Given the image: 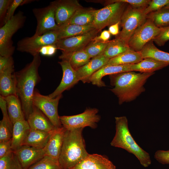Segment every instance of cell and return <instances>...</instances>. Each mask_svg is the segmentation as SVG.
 I'll return each instance as SVG.
<instances>
[{
	"label": "cell",
	"instance_id": "22",
	"mask_svg": "<svg viewBox=\"0 0 169 169\" xmlns=\"http://www.w3.org/2000/svg\"><path fill=\"white\" fill-rule=\"evenodd\" d=\"M0 94L3 97L10 95H16L14 65L0 71Z\"/></svg>",
	"mask_w": 169,
	"mask_h": 169
},
{
	"label": "cell",
	"instance_id": "19",
	"mask_svg": "<svg viewBox=\"0 0 169 169\" xmlns=\"http://www.w3.org/2000/svg\"><path fill=\"white\" fill-rule=\"evenodd\" d=\"M109 60L103 54L92 58L86 64L76 70L79 80L84 83L89 82L90 77L107 64Z\"/></svg>",
	"mask_w": 169,
	"mask_h": 169
},
{
	"label": "cell",
	"instance_id": "2",
	"mask_svg": "<svg viewBox=\"0 0 169 169\" xmlns=\"http://www.w3.org/2000/svg\"><path fill=\"white\" fill-rule=\"evenodd\" d=\"M154 74L131 71L110 75V84L114 86L110 90L118 97L120 105L131 102L145 90L144 84Z\"/></svg>",
	"mask_w": 169,
	"mask_h": 169
},
{
	"label": "cell",
	"instance_id": "10",
	"mask_svg": "<svg viewBox=\"0 0 169 169\" xmlns=\"http://www.w3.org/2000/svg\"><path fill=\"white\" fill-rule=\"evenodd\" d=\"M62 94L54 98L41 94L35 89L33 100V106L40 110L56 128L62 126L58 113L59 101Z\"/></svg>",
	"mask_w": 169,
	"mask_h": 169
},
{
	"label": "cell",
	"instance_id": "33",
	"mask_svg": "<svg viewBox=\"0 0 169 169\" xmlns=\"http://www.w3.org/2000/svg\"><path fill=\"white\" fill-rule=\"evenodd\" d=\"M147 18L150 19L158 28L169 26V9L163 7L147 14Z\"/></svg>",
	"mask_w": 169,
	"mask_h": 169
},
{
	"label": "cell",
	"instance_id": "17",
	"mask_svg": "<svg viewBox=\"0 0 169 169\" xmlns=\"http://www.w3.org/2000/svg\"><path fill=\"white\" fill-rule=\"evenodd\" d=\"M66 130L63 126L56 128L52 132L49 140L44 148L45 155L49 156L58 162Z\"/></svg>",
	"mask_w": 169,
	"mask_h": 169
},
{
	"label": "cell",
	"instance_id": "31",
	"mask_svg": "<svg viewBox=\"0 0 169 169\" xmlns=\"http://www.w3.org/2000/svg\"><path fill=\"white\" fill-rule=\"evenodd\" d=\"M140 52L143 59L151 58L169 64V53L157 48L153 40L146 44Z\"/></svg>",
	"mask_w": 169,
	"mask_h": 169
},
{
	"label": "cell",
	"instance_id": "25",
	"mask_svg": "<svg viewBox=\"0 0 169 169\" xmlns=\"http://www.w3.org/2000/svg\"><path fill=\"white\" fill-rule=\"evenodd\" d=\"M4 97L8 116L13 125L17 121L26 119L21 102L17 95H13Z\"/></svg>",
	"mask_w": 169,
	"mask_h": 169
},
{
	"label": "cell",
	"instance_id": "1",
	"mask_svg": "<svg viewBox=\"0 0 169 169\" xmlns=\"http://www.w3.org/2000/svg\"><path fill=\"white\" fill-rule=\"evenodd\" d=\"M41 63L38 54L33 56L32 61L23 69L15 72L16 95L20 101L26 120L33 110L35 87L41 79L38 73Z\"/></svg>",
	"mask_w": 169,
	"mask_h": 169
},
{
	"label": "cell",
	"instance_id": "39",
	"mask_svg": "<svg viewBox=\"0 0 169 169\" xmlns=\"http://www.w3.org/2000/svg\"><path fill=\"white\" fill-rule=\"evenodd\" d=\"M151 0H107V5L116 2H120L129 4L132 7L137 8H145L148 5Z\"/></svg>",
	"mask_w": 169,
	"mask_h": 169
},
{
	"label": "cell",
	"instance_id": "44",
	"mask_svg": "<svg viewBox=\"0 0 169 169\" xmlns=\"http://www.w3.org/2000/svg\"><path fill=\"white\" fill-rule=\"evenodd\" d=\"M12 151L11 139L7 141L0 142V158Z\"/></svg>",
	"mask_w": 169,
	"mask_h": 169
},
{
	"label": "cell",
	"instance_id": "24",
	"mask_svg": "<svg viewBox=\"0 0 169 169\" xmlns=\"http://www.w3.org/2000/svg\"><path fill=\"white\" fill-rule=\"evenodd\" d=\"M95 29L93 25L84 26L65 23L59 26L56 30L58 33L59 40L84 34Z\"/></svg>",
	"mask_w": 169,
	"mask_h": 169
},
{
	"label": "cell",
	"instance_id": "42",
	"mask_svg": "<svg viewBox=\"0 0 169 169\" xmlns=\"http://www.w3.org/2000/svg\"><path fill=\"white\" fill-rule=\"evenodd\" d=\"M12 0H0V27L4 24V21L9 7Z\"/></svg>",
	"mask_w": 169,
	"mask_h": 169
},
{
	"label": "cell",
	"instance_id": "47",
	"mask_svg": "<svg viewBox=\"0 0 169 169\" xmlns=\"http://www.w3.org/2000/svg\"><path fill=\"white\" fill-rule=\"evenodd\" d=\"M110 37V33L108 30H104L102 31L99 36L95 37L91 43L106 42L109 41Z\"/></svg>",
	"mask_w": 169,
	"mask_h": 169
},
{
	"label": "cell",
	"instance_id": "26",
	"mask_svg": "<svg viewBox=\"0 0 169 169\" xmlns=\"http://www.w3.org/2000/svg\"><path fill=\"white\" fill-rule=\"evenodd\" d=\"M59 58L61 60H65L68 62L76 70L86 64L91 59L84 49L73 52H62Z\"/></svg>",
	"mask_w": 169,
	"mask_h": 169
},
{
	"label": "cell",
	"instance_id": "41",
	"mask_svg": "<svg viewBox=\"0 0 169 169\" xmlns=\"http://www.w3.org/2000/svg\"><path fill=\"white\" fill-rule=\"evenodd\" d=\"M152 40L157 45L163 46L169 40V26L161 28L159 33Z\"/></svg>",
	"mask_w": 169,
	"mask_h": 169
},
{
	"label": "cell",
	"instance_id": "27",
	"mask_svg": "<svg viewBox=\"0 0 169 169\" xmlns=\"http://www.w3.org/2000/svg\"><path fill=\"white\" fill-rule=\"evenodd\" d=\"M52 132L30 129L23 145L43 149L46 145Z\"/></svg>",
	"mask_w": 169,
	"mask_h": 169
},
{
	"label": "cell",
	"instance_id": "36",
	"mask_svg": "<svg viewBox=\"0 0 169 169\" xmlns=\"http://www.w3.org/2000/svg\"><path fill=\"white\" fill-rule=\"evenodd\" d=\"M28 169H62L59 162L49 156L43 158L30 166Z\"/></svg>",
	"mask_w": 169,
	"mask_h": 169
},
{
	"label": "cell",
	"instance_id": "46",
	"mask_svg": "<svg viewBox=\"0 0 169 169\" xmlns=\"http://www.w3.org/2000/svg\"><path fill=\"white\" fill-rule=\"evenodd\" d=\"M57 49L56 44L48 45L42 47L39 53L43 55L51 56L55 54Z\"/></svg>",
	"mask_w": 169,
	"mask_h": 169
},
{
	"label": "cell",
	"instance_id": "21",
	"mask_svg": "<svg viewBox=\"0 0 169 169\" xmlns=\"http://www.w3.org/2000/svg\"><path fill=\"white\" fill-rule=\"evenodd\" d=\"M131 64L117 65H105L94 73L90 78L89 82L99 87L105 86V83L102 80L103 77L107 75L124 72L131 71Z\"/></svg>",
	"mask_w": 169,
	"mask_h": 169
},
{
	"label": "cell",
	"instance_id": "7",
	"mask_svg": "<svg viewBox=\"0 0 169 169\" xmlns=\"http://www.w3.org/2000/svg\"><path fill=\"white\" fill-rule=\"evenodd\" d=\"M127 5L126 3L117 2L96 10L93 24L95 28L101 31L106 26L120 22Z\"/></svg>",
	"mask_w": 169,
	"mask_h": 169
},
{
	"label": "cell",
	"instance_id": "14",
	"mask_svg": "<svg viewBox=\"0 0 169 169\" xmlns=\"http://www.w3.org/2000/svg\"><path fill=\"white\" fill-rule=\"evenodd\" d=\"M55 7V18L58 26L67 22L76 11L82 6L76 0H59L53 1Z\"/></svg>",
	"mask_w": 169,
	"mask_h": 169
},
{
	"label": "cell",
	"instance_id": "18",
	"mask_svg": "<svg viewBox=\"0 0 169 169\" xmlns=\"http://www.w3.org/2000/svg\"><path fill=\"white\" fill-rule=\"evenodd\" d=\"M71 169H116L108 158L98 154H89Z\"/></svg>",
	"mask_w": 169,
	"mask_h": 169
},
{
	"label": "cell",
	"instance_id": "45",
	"mask_svg": "<svg viewBox=\"0 0 169 169\" xmlns=\"http://www.w3.org/2000/svg\"><path fill=\"white\" fill-rule=\"evenodd\" d=\"M13 65H14V60L12 56H0V71Z\"/></svg>",
	"mask_w": 169,
	"mask_h": 169
},
{
	"label": "cell",
	"instance_id": "3",
	"mask_svg": "<svg viewBox=\"0 0 169 169\" xmlns=\"http://www.w3.org/2000/svg\"><path fill=\"white\" fill-rule=\"evenodd\" d=\"M83 129H66L59 159L62 169H71L89 154L82 135Z\"/></svg>",
	"mask_w": 169,
	"mask_h": 169
},
{
	"label": "cell",
	"instance_id": "49",
	"mask_svg": "<svg viewBox=\"0 0 169 169\" xmlns=\"http://www.w3.org/2000/svg\"><path fill=\"white\" fill-rule=\"evenodd\" d=\"M164 7L169 9V3H168Z\"/></svg>",
	"mask_w": 169,
	"mask_h": 169
},
{
	"label": "cell",
	"instance_id": "9",
	"mask_svg": "<svg viewBox=\"0 0 169 169\" xmlns=\"http://www.w3.org/2000/svg\"><path fill=\"white\" fill-rule=\"evenodd\" d=\"M98 111L95 108H87L81 114L60 116L59 119L62 126L66 130L84 128L86 126L95 129L100 119Z\"/></svg>",
	"mask_w": 169,
	"mask_h": 169
},
{
	"label": "cell",
	"instance_id": "16",
	"mask_svg": "<svg viewBox=\"0 0 169 169\" xmlns=\"http://www.w3.org/2000/svg\"><path fill=\"white\" fill-rule=\"evenodd\" d=\"M13 151L23 169H28L45 155L44 148L38 149L25 145Z\"/></svg>",
	"mask_w": 169,
	"mask_h": 169
},
{
	"label": "cell",
	"instance_id": "28",
	"mask_svg": "<svg viewBox=\"0 0 169 169\" xmlns=\"http://www.w3.org/2000/svg\"><path fill=\"white\" fill-rule=\"evenodd\" d=\"M95 10L92 8H86L82 7L78 9L65 23L84 26L93 25Z\"/></svg>",
	"mask_w": 169,
	"mask_h": 169
},
{
	"label": "cell",
	"instance_id": "35",
	"mask_svg": "<svg viewBox=\"0 0 169 169\" xmlns=\"http://www.w3.org/2000/svg\"><path fill=\"white\" fill-rule=\"evenodd\" d=\"M13 125L9 118L3 117L0 122V142L12 139Z\"/></svg>",
	"mask_w": 169,
	"mask_h": 169
},
{
	"label": "cell",
	"instance_id": "12",
	"mask_svg": "<svg viewBox=\"0 0 169 169\" xmlns=\"http://www.w3.org/2000/svg\"><path fill=\"white\" fill-rule=\"evenodd\" d=\"M37 25L34 35H41L56 30L59 26L55 18V7L53 2L46 7L34 8L33 10Z\"/></svg>",
	"mask_w": 169,
	"mask_h": 169
},
{
	"label": "cell",
	"instance_id": "48",
	"mask_svg": "<svg viewBox=\"0 0 169 169\" xmlns=\"http://www.w3.org/2000/svg\"><path fill=\"white\" fill-rule=\"evenodd\" d=\"M120 22H118L109 26L108 31L110 34L113 35H116L119 33V25Z\"/></svg>",
	"mask_w": 169,
	"mask_h": 169
},
{
	"label": "cell",
	"instance_id": "11",
	"mask_svg": "<svg viewBox=\"0 0 169 169\" xmlns=\"http://www.w3.org/2000/svg\"><path fill=\"white\" fill-rule=\"evenodd\" d=\"M161 30V28H158L150 19L147 18L131 36L128 45L133 50L140 52L146 44L159 33Z\"/></svg>",
	"mask_w": 169,
	"mask_h": 169
},
{
	"label": "cell",
	"instance_id": "34",
	"mask_svg": "<svg viewBox=\"0 0 169 169\" xmlns=\"http://www.w3.org/2000/svg\"><path fill=\"white\" fill-rule=\"evenodd\" d=\"M0 169H23L13 151L0 158Z\"/></svg>",
	"mask_w": 169,
	"mask_h": 169
},
{
	"label": "cell",
	"instance_id": "32",
	"mask_svg": "<svg viewBox=\"0 0 169 169\" xmlns=\"http://www.w3.org/2000/svg\"><path fill=\"white\" fill-rule=\"evenodd\" d=\"M131 49L128 44L121 39L116 38L109 41L103 54L110 59Z\"/></svg>",
	"mask_w": 169,
	"mask_h": 169
},
{
	"label": "cell",
	"instance_id": "37",
	"mask_svg": "<svg viewBox=\"0 0 169 169\" xmlns=\"http://www.w3.org/2000/svg\"><path fill=\"white\" fill-rule=\"evenodd\" d=\"M109 41L95 43L91 42L84 49L91 58H93L103 54Z\"/></svg>",
	"mask_w": 169,
	"mask_h": 169
},
{
	"label": "cell",
	"instance_id": "15",
	"mask_svg": "<svg viewBox=\"0 0 169 169\" xmlns=\"http://www.w3.org/2000/svg\"><path fill=\"white\" fill-rule=\"evenodd\" d=\"M63 71V77L59 85L52 93L48 95L51 98H54L62 95L64 91L69 89L77 83L79 80L76 71L65 60L59 62Z\"/></svg>",
	"mask_w": 169,
	"mask_h": 169
},
{
	"label": "cell",
	"instance_id": "20",
	"mask_svg": "<svg viewBox=\"0 0 169 169\" xmlns=\"http://www.w3.org/2000/svg\"><path fill=\"white\" fill-rule=\"evenodd\" d=\"M27 120L30 129L51 132L56 128L49 118L34 106Z\"/></svg>",
	"mask_w": 169,
	"mask_h": 169
},
{
	"label": "cell",
	"instance_id": "6",
	"mask_svg": "<svg viewBox=\"0 0 169 169\" xmlns=\"http://www.w3.org/2000/svg\"><path fill=\"white\" fill-rule=\"evenodd\" d=\"M144 9L134 8L131 6L126 7L120 20L122 29L116 38L128 44L130 38L136 30L147 19V15L144 12Z\"/></svg>",
	"mask_w": 169,
	"mask_h": 169
},
{
	"label": "cell",
	"instance_id": "40",
	"mask_svg": "<svg viewBox=\"0 0 169 169\" xmlns=\"http://www.w3.org/2000/svg\"><path fill=\"white\" fill-rule=\"evenodd\" d=\"M33 1H34L32 0H12L6 14L4 21V24L14 15V12L18 7L33 2Z\"/></svg>",
	"mask_w": 169,
	"mask_h": 169
},
{
	"label": "cell",
	"instance_id": "5",
	"mask_svg": "<svg viewBox=\"0 0 169 169\" xmlns=\"http://www.w3.org/2000/svg\"><path fill=\"white\" fill-rule=\"evenodd\" d=\"M26 17L19 11L0 28V56H11L15 47L12 38L13 35L24 25Z\"/></svg>",
	"mask_w": 169,
	"mask_h": 169
},
{
	"label": "cell",
	"instance_id": "29",
	"mask_svg": "<svg viewBox=\"0 0 169 169\" xmlns=\"http://www.w3.org/2000/svg\"><path fill=\"white\" fill-rule=\"evenodd\" d=\"M169 65V64L159 61L151 58H146L141 62L131 65L133 71H139L141 73H149L162 69Z\"/></svg>",
	"mask_w": 169,
	"mask_h": 169
},
{
	"label": "cell",
	"instance_id": "43",
	"mask_svg": "<svg viewBox=\"0 0 169 169\" xmlns=\"http://www.w3.org/2000/svg\"><path fill=\"white\" fill-rule=\"evenodd\" d=\"M154 158L160 163L169 164V150L157 151L155 153Z\"/></svg>",
	"mask_w": 169,
	"mask_h": 169
},
{
	"label": "cell",
	"instance_id": "13",
	"mask_svg": "<svg viewBox=\"0 0 169 169\" xmlns=\"http://www.w3.org/2000/svg\"><path fill=\"white\" fill-rule=\"evenodd\" d=\"M100 31L95 29L84 34L59 40L56 44L63 52H75L84 49Z\"/></svg>",
	"mask_w": 169,
	"mask_h": 169
},
{
	"label": "cell",
	"instance_id": "8",
	"mask_svg": "<svg viewBox=\"0 0 169 169\" xmlns=\"http://www.w3.org/2000/svg\"><path fill=\"white\" fill-rule=\"evenodd\" d=\"M58 40V33L56 30L42 35H33L24 38L18 42L17 49L19 51L29 53L34 56L39 54V50L43 47L56 44Z\"/></svg>",
	"mask_w": 169,
	"mask_h": 169
},
{
	"label": "cell",
	"instance_id": "4",
	"mask_svg": "<svg viewBox=\"0 0 169 169\" xmlns=\"http://www.w3.org/2000/svg\"><path fill=\"white\" fill-rule=\"evenodd\" d=\"M115 119L116 132L110 142L111 146L125 149L135 156L143 166H149L151 163L150 155L133 138L129 129L126 117H116Z\"/></svg>",
	"mask_w": 169,
	"mask_h": 169
},
{
	"label": "cell",
	"instance_id": "23",
	"mask_svg": "<svg viewBox=\"0 0 169 169\" xmlns=\"http://www.w3.org/2000/svg\"><path fill=\"white\" fill-rule=\"evenodd\" d=\"M30 130L26 119L18 120L13 125L12 137V148L14 151L23 146Z\"/></svg>",
	"mask_w": 169,
	"mask_h": 169
},
{
	"label": "cell",
	"instance_id": "38",
	"mask_svg": "<svg viewBox=\"0 0 169 169\" xmlns=\"http://www.w3.org/2000/svg\"><path fill=\"white\" fill-rule=\"evenodd\" d=\"M169 3V0H151L148 6L144 10V13L148 14L162 8Z\"/></svg>",
	"mask_w": 169,
	"mask_h": 169
},
{
	"label": "cell",
	"instance_id": "30",
	"mask_svg": "<svg viewBox=\"0 0 169 169\" xmlns=\"http://www.w3.org/2000/svg\"><path fill=\"white\" fill-rule=\"evenodd\" d=\"M143 59L140 52L131 49L109 59L107 65H117L133 64L138 63Z\"/></svg>",
	"mask_w": 169,
	"mask_h": 169
}]
</instances>
